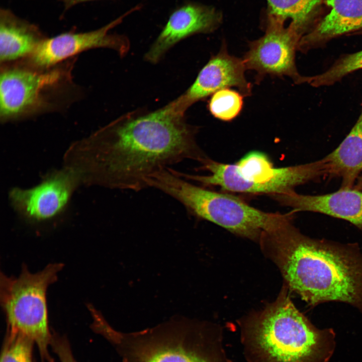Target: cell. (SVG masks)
<instances>
[{
    "label": "cell",
    "mask_w": 362,
    "mask_h": 362,
    "mask_svg": "<svg viewBox=\"0 0 362 362\" xmlns=\"http://www.w3.org/2000/svg\"><path fill=\"white\" fill-rule=\"evenodd\" d=\"M197 130L169 104L153 112L136 111L72 145L64 160L83 183L137 192L170 165L209 158L197 143Z\"/></svg>",
    "instance_id": "1"
},
{
    "label": "cell",
    "mask_w": 362,
    "mask_h": 362,
    "mask_svg": "<svg viewBox=\"0 0 362 362\" xmlns=\"http://www.w3.org/2000/svg\"><path fill=\"white\" fill-rule=\"evenodd\" d=\"M260 241L291 289L309 304L344 302L362 311V255L357 251L307 237L292 221L263 233Z\"/></svg>",
    "instance_id": "2"
},
{
    "label": "cell",
    "mask_w": 362,
    "mask_h": 362,
    "mask_svg": "<svg viewBox=\"0 0 362 362\" xmlns=\"http://www.w3.org/2000/svg\"><path fill=\"white\" fill-rule=\"evenodd\" d=\"M97 332L115 348L123 362H232L217 326L186 318H174L139 331L123 333L106 321Z\"/></svg>",
    "instance_id": "3"
},
{
    "label": "cell",
    "mask_w": 362,
    "mask_h": 362,
    "mask_svg": "<svg viewBox=\"0 0 362 362\" xmlns=\"http://www.w3.org/2000/svg\"><path fill=\"white\" fill-rule=\"evenodd\" d=\"M147 185L175 199L192 216L251 239L259 240L263 233L281 227L294 217L292 211L264 212L232 195L196 185L169 167L151 175Z\"/></svg>",
    "instance_id": "4"
},
{
    "label": "cell",
    "mask_w": 362,
    "mask_h": 362,
    "mask_svg": "<svg viewBox=\"0 0 362 362\" xmlns=\"http://www.w3.org/2000/svg\"><path fill=\"white\" fill-rule=\"evenodd\" d=\"M247 362H315L320 333L285 293L241 323Z\"/></svg>",
    "instance_id": "5"
},
{
    "label": "cell",
    "mask_w": 362,
    "mask_h": 362,
    "mask_svg": "<svg viewBox=\"0 0 362 362\" xmlns=\"http://www.w3.org/2000/svg\"><path fill=\"white\" fill-rule=\"evenodd\" d=\"M200 168L209 174L186 173V178L204 187L218 186L229 192L267 194L288 193L295 187L327 175L323 158L305 164L276 167L264 153L252 151L238 162L227 164L208 158Z\"/></svg>",
    "instance_id": "6"
},
{
    "label": "cell",
    "mask_w": 362,
    "mask_h": 362,
    "mask_svg": "<svg viewBox=\"0 0 362 362\" xmlns=\"http://www.w3.org/2000/svg\"><path fill=\"white\" fill-rule=\"evenodd\" d=\"M63 266L61 263H50L33 273L23 265L18 277L1 273L0 301L7 330L31 339L37 344L42 357L50 362L48 346L52 334L49 328L46 293Z\"/></svg>",
    "instance_id": "7"
},
{
    "label": "cell",
    "mask_w": 362,
    "mask_h": 362,
    "mask_svg": "<svg viewBox=\"0 0 362 362\" xmlns=\"http://www.w3.org/2000/svg\"><path fill=\"white\" fill-rule=\"evenodd\" d=\"M68 64L46 69L28 63L4 65L0 75L1 121H14L52 109L56 94L71 80Z\"/></svg>",
    "instance_id": "8"
},
{
    "label": "cell",
    "mask_w": 362,
    "mask_h": 362,
    "mask_svg": "<svg viewBox=\"0 0 362 362\" xmlns=\"http://www.w3.org/2000/svg\"><path fill=\"white\" fill-rule=\"evenodd\" d=\"M269 15L264 35L250 42L242 59L246 69L254 70L255 81L267 75L288 76L296 84L308 83L310 76L302 75L295 62L296 52L301 38L289 25Z\"/></svg>",
    "instance_id": "9"
},
{
    "label": "cell",
    "mask_w": 362,
    "mask_h": 362,
    "mask_svg": "<svg viewBox=\"0 0 362 362\" xmlns=\"http://www.w3.org/2000/svg\"><path fill=\"white\" fill-rule=\"evenodd\" d=\"M140 8V6H136L95 30L84 32L71 31L50 38L46 37L27 59V63L35 67L49 68L78 53L98 48H110L124 56L129 49L128 38L110 32L121 24L125 18Z\"/></svg>",
    "instance_id": "10"
},
{
    "label": "cell",
    "mask_w": 362,
    "mask_h": 362,
    "mask_svg": "<svg viewBox=\"0 0 362 362\" xmlns=\"http://www.w3.org/2000/svg\"><path fill=\"white\" fill-rule=\"evenodd\" d=\"M82 182L80 173L66 166L46 177L39 185L24 190L15 188L9 198L16 211L27 221L41 222L61 213L77 186Z\"/></svg>",
    "instance_id": "11"
},
{
    "label": "cell",
    "mask_w": 362,
    "mask_h": 362,
    "mask_svg": "<svg viewBox=\"0 0 362 362\" xmlns=\"http://www.w3.org/2000/svg\"><path fill=\"white\" fill-rule=\"evenodd\" d=\"M246 70L242 58L230 54L224 43L202 68L190 88L170 104L176 111L185 114L192 104L225 88L234 87L244 97L249 96L252 85L245 78Z\"/></svg>",
    "instance_id": "12"
},
{
    "label": "cell",
    "mask_w": 362,
    "mask_h": 362,
    "mask_svg": "<svg viewBox=\"0 0 362 362\" xmlns=\"http://www.w3.org/2000/svg\"><path fill=\"white\" fill-rule=\"evenodd\" d=\"M221 16L213 8L188 3L176 9L149 50L145 60L156 63L174 45L188 37L207 33L217 28Z\"/></svg>",
    "instance_id": "13"
},
{
    "label": "cell",
    "mask_w": 362,
    "mask_h": 362,
    "mask_svg": "<svg viewBox=\"0 0 362 362\" xmlns=\"http://www.w3.org/2000/svg\"><path fill=\"white\" fill-rule=\"evenodd\" d=\"M271 197L291 208L294 213L309 211L324 214L362 228V191L339 189L335 192L321 195H303L293 191Z\"/></svg>",
    "instance_id": "14"
},
{
    "label": "cell",
    "mask_w": 362,
    "mask_h": 362,
    "mask_svg": "<svg viewBox=\"0 0 362 362\" xmlns=\"http://www.w3.org/2000/svg\"><path fill=\"white\" fill-rule=\"evenodd\" d=\"M325 1L330 10L301 38L298 50L303 53L336 37L362 30V0Z\"/></svg>",
    "instance_id": "15"
},
{
    "label": "cell",
    "mask_w": 362,
    "mask_h": 362,
    "mask_svg": "<svg viewBox=\"0 0 362 362\" xmlns=\"http://www.w3.org/2000/svg\"><path fill=\"white\" fill-rule=\"evenodd\" d=\"M46 38L37 25L16 16L8 9L0 10V61L5 64L28 58Z\"/></svg>",
    "instance_id": "16"
},
{
    "label": "cell",
    "mask_w": 362,
    "mask_h": 362,
    "mask_svg": "<svg viewBox=\"0 0 362 362\" xmlns=\"http://www.w3.org/2000/svg\"><path fill=\"white\" fill-rule=\"evenodd\" d=\"M323 159L327 175L341 178L340 189L353 188L362 172V103L360 114L349 134Z\"/></svg>",
    "instance_id": "17"
},
{
    "label": "cell",
    "mask_w": 362,
    "mask_h": 362,
    "mask_svg": "<svg viewBox=\"0 0 362 362\" xmlns=\"http://www.w3.org/2000/svg\"><path fill=\"white\" fill-rule=\"evenodd\" d=\"M269 15L285 22L301 38L313 27L324 0H267Z\"/></svg>",
    "instance_id": "18"
},
{
    "label": "cell",
    "mask_w": 362,
    "mask_h": 362,
    "mask_svg": "<svg viewBox=\"0 0 362 362\" xmlns=\"http://www.w3.org/2000/svg\"><path fill=\"white\" fill-rule=\"evenodd\" d=\"M243 97L240 92L230 87L219 90L211 96L208 103L209 110L216 119L231 121L241 113Z\"/></svg>",
    "instance_id": "19"
},
{
    "label": "cell",
    "mask_w": 362,
    "mask_h": 362,
    "mask_svg": "<svg viewBox=\"0 0 362 362\" xmlns=\"http://www.w3.org/2000/svg\"><path fill=\"white\" fill-rule=\"evenodd\" d=\"M34 343L31 339L21 333L7 330L1 362H33Z\"/></svg>",
    "instance_id": "20"
},
{
    "label": "cell",
    "mask_w": 362,
    "mask_h": 362,
    "mask_svg": "<svg viewBox=\"0 0 362 362\" xmlns=\"http://www.w3.org/2000/svg\"><path fill=\"white\" fill-rule=\"evenodd\" d=\"M50 345L60 362H76L67 339L58 334H52Z\"/></svg>",
    "instance_id": "21"
},
{
    "label": "cell",
    "mask_w": 362,
    "mask_h": 362,
    "mask_svg": "<svg viewBox=\"0 0 362 362\" xmlns=\"http://www.w3.org/2000/svg\"><path fill=\"white\" fill-rule=\"evenodd\" d=\"M62 2L64 5L65 10H68L73 6L80 3L98 0H57Z\"/></svg>",
    "instance_id": "22"
},
{
    "label": "cell",
    "mask_w": 362,
    "mask_h": 362,
    "mask_svg": "<svg viewBox=\"0 0 362 362\" xmlns=\"http://www.w3.org/2000/svg\"><path fill=\"white\" fill-rule=\"evenodd\" d=\"M354 185L353 188L362 191V174L358 177Z\"/></svg>",
    "instance_id": "23"
},
{
    "label": "cell",
    "mask_w": 362,
    "mask_h": 362,
    "mask_svg": "<svg viewBox=\"0 0 362 362\" xmlns=\"http://www.w3.org/2000/svg\"><path fill=\"white\" fill-rule=\"evenodd\" d=\"M362 35V30L354 33L353 35Z\"/></svg>",
    "instance_id": "24"
}]
</instances>
